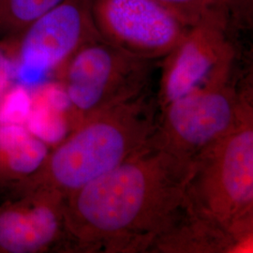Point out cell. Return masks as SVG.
Listing matches in <instances>:
<instances>
[{"label":"cell","instance_id":"6","mask_svg":"<svg viewBox=\"0 0 253 253\" xmlns=\"http://www.w3.org/2000/svg\"><path fill=\"white\" fill-rule=\"evenodd\" d=\"M8 42L17 84L34 88L46 82L82 46L100 38L89 0H65Z\"/></svg>","mask_w":253,"mask_h":253},{"label":"cell","instance_id":"4","mask_svg":"<svg viewBox=\"0 0 253 253\" xmlns=\"http://www.w3.org/2000/svg\"><path fill=\"white\" fill-rule=\"evenodd\" d=\"M153 62L100 38L82 46L55 73L69 102L72 129L145 93Z\"/></svg>","mask_w":253,"mask_h":253},{"label":"cell","instance_id":"1","mask_svg":"<svg viewBox=\"0 0 253 253\" xmlns=\"http://www.w3.org/2000/svg\"><path fill=\"white\" fill-rule=\"evenodd\" d=\"M190 169L154 135L126 162L64 198L65 243L82 253H151L190 208Z\"/></svg>","mask_w":253,"mask_h":253},{"label":"cell","instance_id":"3","mask_svg":"<svg viewBox=\"0 0 253 253\" xmlns=\"http://www.w3.org/2000/svg\"><path fill=\"white\" fill-rule=\"evenodd\" d=\"M190 207L231 235L239 252L253 230V114L191 163L186 186Z\"/></svg>","mask_w":253,"mask_h":253},{"label":"cell","instance_id":"5","mask_svg":"<svg viewBox=\"0 0 253 253\" xmlns=\"http://www.w3.org/2000/svg\"><path fill=\"white\" fill-rule=\"evenodd\" d=\"M250 91L231 79L193 91L161 110L155 137L181 160L192 162L253 115Z\"/></svg>","mask_w":253,"mask_h":253},{"label":"cell","instance_id":"16","mask_svg":"<svg viewBox=\"0 0 253 253\" xmlns=\"http://www.w3.org/2000/svg\"><path fill=\"white\" fill-rule=\"evenodd\" d=\"M14 76V61L8 42L0 43V99L11 86Z\"/></svg>","mask_w":253,"mask_h":253},{"label":"cell","instance_id":"8","mask_svg":"<svg viewBox=\"0 0 253 253\" xmlns=\"http://www.w3.org/2000/svg\"><path fill=\"white\" fill-rule=\"evenodd\" d=\"M100 39L128 54L163 59L190 26L154 0H89Z\"/></svg>","mask_w":253,"mask_h":253},{"label":"cell","instance_id":"2","mask_svg":"<svg viewBox=\"0 0 253 253\" xmlns=\"http://www.w3.org/2000/svg\"><path fill=\"white\" fill-rule=\"evenodd\" d=\"M160 106L146 92L84 120L50 151L34 174L13 186L67 197L114 170L150 143Z\"/></svg>","mask_w":253,"mask_h":253},{"label":"cell","instance_id":"12","mask_svg":"<svg viewBox=\"0 0 253 253\" xmlns=\"http://www.w3.org/2000/svg\"><path fill=\"white\" fill-rule=\"evenodd\" d=\"M65 0H0V34H19Z\"/></svg>","mask_w":253,"mask_h":253},{"label":"cell","instance_id":"13","mask_svg":"<svg viewBox=\"0 0 253 253\" xmlns=\"http://www.w3.org/2000/svg\"><path fill=\"white\" fill-rule=\"evenodd\" d=\"M192 27L211 19L230 20L227 0H154ZM231 22V21H230Z\"/></svg>","mask_w":253,"mask_h":253},{"label":"cell","instance_id":"9","mask_svg":"<svg viewBox=\"0 0 253 253\" xmlns=\"http://www.w3.org/2000/svg\"><path fill=\"white\" fill-rule=\"evenodd\" d=\"M19 193L0 206V253H42L65 242L64 197L43 190Z\"/></svg>","mask_w":253,"mask_h":253},{"label":"cell","instance_id":"14","mask_svg":"<svg viewBox=\"0 0 253 253\" xmlns=\"http://www.w3.org/2000/svg\"><path fill=\"white\" fill-rule=\"evenodd\" d=\"M30 105V89L19 84L11 85L0 99V124L25 125Z\"/></svg>","mask_w":253,"mask_h":253},{"label":"cell","instance_id":"11","mask_svg":"<svg viewBox=\"0 0 253 253\" xmlns=\"http://www.w3.org/2000/svg\"><path fill=\"white\" fill-rule=\"evenodd\" d=\"M25 126L48 145L58 144L71 131L70 106L58 82H45L31 91Z\"/></svg>","mask_w":253,"mask_h":253},{"label":"cell","instance_id":"15","mask_svg":"<svg viewBox=\"0 0 253 253\" xmlns=\"http://www.w3.org/2000/svg\"><path fill=\"white\" fill-rule=\"evenodd\" d=\"M253 0H227L232 26L249 27L253 24Z\"/></svg>","mask_w":253,"mask_h":253},{"label":"cell","instance_id":"10","mask_svg":"<svg viewBox=\"0 0 253 253\" xmlns=\"http://www.w3.org/2000/svg\"><path fill=\"white\" fill-rule=\"evenodd\" d=\"M49 145L23 124H0V183L12 187L42 167Z\"/></svg>","mask_w":253,"mask_h":253},{"label":"cell","instance_id":"7","mask_svg":"<svg viewBox=\"0 0 253 253\" xmlns=\"http://www.w3.org/2000/svg\"><path fill=\"white\" fill-rule=\"evenodd\" d=\"M228 19H211L190 27L163 58L158 103L160 109L193 91L232 78L235 48Z\"/></svg>","mask_w":253,"mask_h":253}]
</instances>
